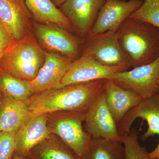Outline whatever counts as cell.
I'll return each instance as SVG.
<instances>
[{
  "mask_svg": "<svg viewBox=\"0 0 159 159\" xmlns=\"http://www.w3.org/2000/svg\"><path fill=\"white\" fill-rule=\"evenodd\" d=\"M25 158L77 159L73 151L54 134L32 148Z\"/></svg>",
  "mask_w": 159,
  "mask_h": 159,
  "instance_id": "d6986e66",
  "label": "cell"
},
{
  "mask_svg": "<svg viewBox=\"0 0 159 159\" xmlns=\"http://www.w3.org/2000/svg\"><path fill=\"white\" fill-rule=\"evenodd\" d=\"M11 159H27L25 158L19 156L17 155L16 154L14 153L13 156H12V158Z\"/></svg>",
  "mask_w": 159,
  "mask_h": 159,
  "instance_id": "83f0119b",
  "label": "cell"
},
{
  "mask_svg": "<svg viewBox=\"0 0 159 159\" xmlns=\"http://www.w3.org/2000/svg\"><path fill=\"white\" fill-rule=\"evenodd\" d=\"M86 112L59 111L48 114L50 133L59 137L77 159H87L93 140L83 125Z\"/></svg>",
  "mask_w": 159,
  "mask_h": 159,
  "instance_id": "277c9868",
  "label": "cell"
},
{
  "mask_svg": "<svg viewBox=\"0 0 159 159\" xmlns=\"http://www.w3.org/2000/svg\"><path fill=\"white\" fill-rule=\"evenodd\" d=\"M107 80L69 84L32 95L26 100L32 115L59 111L85 112L104 88Z\"/></svg>",
  "mask_w": 159,
  "mask_h": 159,
  "instance_id": "6da1fadb",
  "label": "cell"
},
{
  "mask_svg": "<svg viewBox=\"0 0 159 159\" xmlns=\"http://www.w3.org/2000/svg\"><path fill=\"white\" fill-rule=\"evenodd\" d=\"M139 132L133 128L127 135L123 137L125 159H150L146 148L140 145Z\"/></svg>",
  "mask_w": 159,
  "mask_h": 159,
  "instance_id": "7402d4cb",
  "label": "cell"
},
{
  "mask_svg": "<svg viewBox=\"0 0 159 159\" xmlns=\"http://www.w3.org/2000/svg\"><path fill=\"white\" fill-rule=\"evenodd\" d=\"M74 61L46 52L44 63L37 76L30 81L33 94L61 87V80Z\"/></svg>",
  "mask_w": 159,
  "mask_h": 159,
  "instance_id": "4fadbf2b",
  "label": "cell"
},
{
  "mask_svg": "<svg viewBox=\"0 0 159 159\" xmlns=\"http://www.w3.org/2000/svg\"><path fill=\"white\" fill-rule=\"evenodd\" d=\"M1 93H0V103H1Z\"/></svg>",
  "mask_w": 159,
  "mask_h": 159,
  "instance_id": "f1b7e54d",
  "label": "cell"
},
{
  "mask_svg": "<svg viewBox=\"0 0 159 159\" xmlns=\"http://www.w3.org/2000/svg\"><path fill=\"white\" fill-rule=\"evenodd\" d=\"M106 0H66L60 7L80 39L88 36Z\"/></svg>",
  "mask_w": 159,
  "mask_h": 159,
  "instance_id": "8fae6325",
  "label": "cell"
},
{
  "mask_svg": "<svg viewBox=\"0 0 159 159\" xmlns=\"http://www.w3.org/2000/svg\"><path fill=\"white\" fill-rule=\"evenodd\" d=\"M0 93L17 101H26L33 95L31 82L0 71Z\"/></svg>",
  "mask_w": 159,
  "mask_h": 159,
  "instance_id": "ffe728a7",
  "label": "cell"
},
{
  "mask_svg": "<svg viewBox=\"0 0 159 159\" xmlns=\"http://www.w3.org/2000/svg\"><path fill=\"white\" fill-rule=\"evenodd\" d=\"M32 19L42 24L58 25L71 32L74 29L71 22L51 0H24Z\"/></svg>",
  "mask_w": 159,
  "mask_h": 159,
  "instance_id": "ac0fdd59",
  "label": "cell"
},
{
  "mask_svg": "<svg viewBox=\"0 0 159 159\" xmlns=\"http://www.w3.org/2000/svg\"><path fill=\"white\" fill-rule=\"evenodd\" d=\"M86 39L87 43L82 53L93 56L99 63L107 66H130L119 44L116 32L107 31Z\"/></svg>",
  "mask_w": 159,
  "mask_h": 159,
  "instance_id": "7c38bea8",
  "label": "cell"
},
{
  "mask_svg": "<svg viewBox=\"0 0 159 159\" xmlns=\"http://www.w3.org/2000/svg\"><path fill=\"white\" fill-rule=\"evenodd\" d=\"M138 118L146 121L148 125L147 131L140 137L141 140L146 141L156 135L159 137V93L142 99L123 117L117 125L122 138L129 134L133 123Z\"/></svg>",
  "mask_w": 159,
  "mask_h": 159,
  "instance_id": "30bf717a",
  "label": "cell"
},
{
  "mask_svg": "<svg viewBox=\"0 0 159 159\" xmlns=\"http://www.w3.org/2000/svg\"><path fill=\"white\" fill-rule=\"evenodd\" d=\"M17 41L0 20V59Z\"/></svg>",
  "mask_w": 159,
  "mask_h": 159,
  "instance_id": "d4e9b609",
  "label": "cell"
},
{
  "mask_svg": "<svg viewBox=\"0 0 159 159\" xmlns=\"http://www.w3.org/2000/svg\"><path fill=\"white\" fill-rule=\"evenodd\" d=\"M48 119L47 113L32 115L15 135V153L25 158L32 148L50 135Z\"/></svg>",
  "mask_w": 159,
  "mask_h": 159,
  "instance_id": "9a60e30c",
  "label": "cell"
},
{
  "mask_svg": "<svg viewBox=\"0 0 159 159\" xmlns=\"http://www.w3.org/2000/svg\"><path fill=\"white\" fill-rule=\"evenodd\" d=\"M127 64L107 66L99 63L93 56L82 53L72 62L61 80L62 86L98 80H111L117 73L128 70Z\"/></svg>",
  "mask_w": 159,
  "mask_h": 159,
  "instance_id": "52a82bcc",
  "label": "cell"
},
{
  "mask_svg": "<svg viewBox=\"0 0 159 159\" xmlns=\"http://www.w3.org/2000/svg\"><path fill=\"white\" fill-rule=\"evenodd\" d=\"M117 39L131 67L148 64L159 56V29L129 17L119 26Z\"/></svg>",
  "mask_w": 159,
  "mask_h": 159,
  "instance_id": "7a4b0ae2",
  "label": "cell"
},
{
  "mask_svg": "<svg viewBox=\"0 0 159 159\" xmlns=\"http://www.w3.org/2000/svg\"><path fill=\"white\" fill-rule=\"evenodd\" d=\"M143 99L159 93V56L153 62L117 73L111 80Z\"/></svg>",
  "mask_w": 159,
  "mask_h": 159,
  "instance_id": "8992f818",
  "label": "cell"
},
{
  "mask_svg": "<svg viewBox=\"0 0 159 159\" xmlns=\"http://www.w3.org/2000/svg\"></svg>",
  "mask_w": 159,
  "mask_h": 159,
  "instance_id": "f546056e",
  "label": "cell"
},
{
  "mask_svg": "<svg viewBox=\"0 0 159 159\" xmlns=\"http://www.w3.org/2000/svg\"><path fill=\"white\" fill-rule=\"evenodd\" d=\"M32 24L38 40L49 52L73 61L79 57L81 39L58 25L35 21Z\"/></svg>",
  "mask_w": 159,
  "mask_h": 159,
  "instance_id": "5b68a950",
  "label": "cell"
},
{
  "mask_svg": "<svg viewBox=\"0 0 159 159\" xmlns=\"http://www.w3.org/2000/svg\"><path fill=\"white\" fill-rule=\"evenodd\" d=\"M15 149V135L0 131V159H11Z\"/></svg>",
  "mask_w": 159,
  "mask_h": 159,
  "instance_id": "cb8c5ba5",
  "label": "cell"
},
{
  "mask_svg": "<svg viewBox=\"0 0 159 159\" xmlns=\"http://www.w3.org/2000/svg\"><path fill=\"white\" fill-rule=\"evenodd\" d=\"M144 0H106L100 9L88 36L115 31L142 5Z\"/></svg>",
  "mask_w": 159,
  "mask_h": 159,
  "instance_id": "9c48e42d",
  "label": "cell"
},
{
  "mask_svg": "<svg viewBox=\"0 0 159 159\" xmlns=\"http://www.w3.org/2000/svg\"><path fill=\"white\" fill-rule=\"evenodd\" d=\"M84 122L85 130L93 139L102 138L123 143V138L106 102L103 89L86 112Z\"/></svg>",
  "mask_w": 159,
  "mask_h": 159,
  "instance_id": "ba28073f",
  "label": "cell"
},
{
  "mask_svg": "<svg viewBox=\"0 0 159 159\" xmlns=\"http://www.w3.org/2000/svg\"><path fill=\"white\" fill-rule=\"evenodd\" d=\"M31 18L24 0H0V20L17 40L31 33Z\"/></svg>",
  "mask_w": 159,
  "mask_h": 159,
  "instance_id": "5bb4252c",
  "label": "cell"
},
{
  "mask_svg": "<svg viewBox=\"0 0 159 159\" xmlns=\"http://www.w3.org/2000/svg\"><path fill=\"white\" fill-rule=\"evenodd\" d=\"M148 154L150 159H159V139L157 147L151 152H149Z\"/></svg>",
  "mask_w": 159,
  "mask_h": 159,
  "instance_id": "484cf974",
  "label": "cell"
},
{
  "mask_svg": "<svg viewBox=\"0 0 159 159\" xmlns=\"http://www.w3.org/2000/svg\"><path fill=\"white\" fill-rule=\"evenodd\" d=\"M129 17L142 20L159 29V0H144Z\"/></svg>",
  "mask_w": 159,
  "mask_h": 159,
  "instance_id": "603a6c76",
  "label": "cell"
},
{
  "mask_svg": "<svg viewBox=\"0 0 159 159\" xmlns=\"http://www.w3.org/2000/svg\"><path fill=\"white\" fill-rule=\"evenodd\" d=\"M87 159H125L124 145L102 138L93 139Z\"/></svg>",
  "mask_w": 159,
  "mask_h": 159,
  "instance_id": "44dd1931",
  "label": "cell"
},
{
  "mask_svg": "<svg viewBox=\"0 0 159 159\" xmlns=\"http://www.w3.org/2000/svg\"><path fill=\"white\" fill-rule=\"evenodd\" d=\"M32 114L26 101H17L1 94L0 131L15 135Z\"/></svg>",
  "mask_w": 159,
  "mask_h": 159,
  "instance_id": "e0dca14e",
  "label": "cell"
},
{
  "mask_svg": "<svg viewBox=\"0 0 159 159\" xmlns=\"http://www.w3.org/2000/svg\"><path fill=\"white\" fill-rule=\"evenodd\" d=\"M51 1L57 7L60 8L66 0H51Z\"/></svg>",
  "mask_w": 159,
  "mask_h": 159,
  "instance_id": "4316f807",
  "label": "cell"
},
{
  "mask_svg": "<svg viewBox=\"0 0 159 159\" xmlns=\"http://www.w3.org/2000/svg\"><path fill=\"white\" fill-rule=\"evenodd\" d=\"M103 90L107 104L117 125L131 109L144 99L134 92L122 88L111 80H106Z\"/></svg>",
  "mask_w": 159,
  "mask_h": 159,
  "instance_id": "2e32d148",
  "label": "cell"
},
{
  "mask_svg": "<svg viewBox=\"0 0 159 159\" xmlns=\"http://www.w3.org/2000/svg\"><path fill=\"white\" fill-rule=\"evenodd\" d=\"M46 52L30 33L19 40L0 59V71L31 81L44 63Z\"/></svg>",
  "mask_w": 159,
  "mask_h": 159,
  "instance_id": "3957f363",
  "label": "cell"
}]
</instances>
